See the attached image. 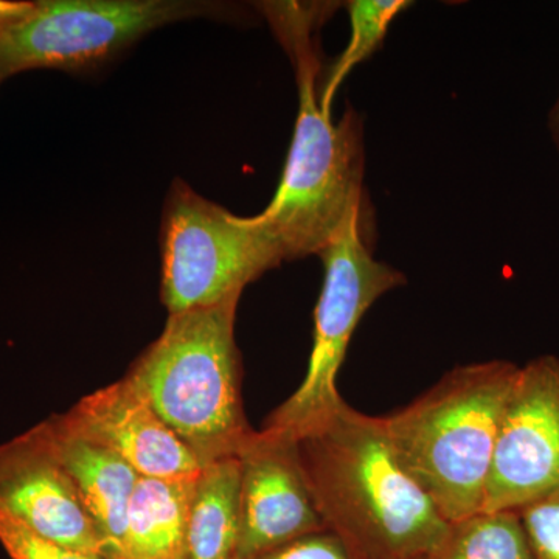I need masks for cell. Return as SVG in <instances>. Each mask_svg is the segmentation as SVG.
Here are the masks:
<instances>
[{
	"label": "cell",
	"instance_id": "cell-5",
	"mask_svg": "<svg viewBox=\"0 0 559 559\" xmlns=\"http://www.w3.org/2000/svg\"><path fill=\"white\" fill-rule=\"evenodd\" d=\"M162 301L170 314L240 299L280 266L252 219L231 215L182 180L173 183L162 224Z\"/></svg>",
	"mask_w": 559,
	"mask_h": 559
},
{
	"label": "cell",
	"instance_id": "cell-15",
	"mask_svg": "<svg viewBox=\"0 0 559 559\" xmlns=\"http://www.w3.org/2000/svg\"><path fill=\"white\" fill-rule=\"evenodd\" d=\"M425 559H536L518 511H480L451 522Z\"/></svg>",
	"mask_w": 559,
	"mask_h": 559
},
{
	"label": "cell",
	"instance_id": "cell-2",
	"mask_svg": "<svg viewBox=\"0 0 559 559\" xmlns=\"http://www.w3.org/2000/svg\"><path fill=\"white\" fill-rule=\"evenodd\" d=\"M518 371L509 360L455 367L409 406L381 417L393 454L448 522L484 511L500 419Z\"/></svg>",
	"mask_w": 559,
	"mask_h": 559
},
{
	"label": "cell",
	"instance_id": "cell-10",
	"mask_svg": "<svg viewBox=\"0 0 559 559\" xmlns=\"http://www.w3.org/2000/svg\"><path fill=\"white\" fill-rule=\"evenodd\" d=\"M238 457L240 559H257L325 530L301 473L293 436L266 428L253 430Z\"/></svg>",
	"mask_w": 559,
	"mask_h": 559
},
{
	"label": "cell",
	"instance_id": "cell-7",
	"mask_svg": "<svg viewBox=\"0 0 559 559\" xmlns=\"http://www.w3.org/2000/svg\"><path fill=\"white\" fill-rule=\"evenodd\" d=\"M212 10L171 0H40L27 20L0 33V83L33 69L94 68L154 28Z\"/></svg>",
	"mask_w": 559,
	"mask_h": 559
},
{
	"label": "cell",
	"instance_id": "cell-6",
	"mask_svg": "<svg viewBox=\"0 0 559 559\" xmlns=\"http://www.w3.org/2000/svg\"><path fill=\"white\" fill-rule=\"evenodd\" d=\"M360 213L319 253L325 267L314 312V337L299 389L272 412L264 428L297 436L344 403L337 374L364 314L389 290L406 283L400 271L370 255L360 237Z\"/></svg>",
	"mask_w": 559,
	"mask_h": 559
},
{
	"label": "cell",
	"instance_id": "cell-19",
	"mask_svg": "<svg viewBox=\"0 0 559 559\" xmlns=\"http://www.w3.org/2000/svg\"><path fill=\"white\" fill-rule=\"evenodd\" d=\"M257 559H349L340 539L329 530L312 533Z\"/></svg>",
	"mask_w": 559,
	"mask_h": 559
},
{
	"label": "cell",
	"instance_id": "cell-11",
	"mask_svg": "<svg viewBox=\"0 0 559 559\" xmlns=\"http://www.w3.org/2000/svg\"><path fill=\"white\" fill-rule=\"evenodd\" d=\"M69 414L140 477L194 479L202 466L127 378L84 396Z\"/></svg>",
	"mask_w": 559,
	"mask_h": 559
},
{
	"label": "cell",
	"instance_id": "cell-14",
	"mask_svg": "<svg viewBox=\"0 0 559 559\" xmlns=\"http://www.w3.org/2000/svg\"><path fill=\"white\" fill-rule=\"evenodd\" d=\"M240 457L202 466L194 480L186 559H240Z\"/></svg>",
	"mask_w": 559,
	"mask_h": 559
},
{
	"label": "cell",
	"instance_id": "cell-20",
	"mask_svg": "<svg viewBox=\"0 0 559 559\" xmlns=\"http://www.w3.org/2000/svg\"><path fill=\"white\" fill-rule=\"evenodd\" d=\"M36 2H17V0H0V33L9 31L20 22L27 20L35 10Z\"/></svg>",
	"mask_w": 559,
	"mask_h": 559
},
{
	"label": "cell",
	"instance_id": "cell-1",
	"mask_svg": "<svg viewBox=\"0 0 559 559\" xmlns=\"http://www.w3.org/2000/svg\"><path fill=\"white\" fill-rule=\"evenodd\" d=\"M293 437L320 520L349 559H425L447 535L451 522L401 466L381 417L344 401Z\"/></svg>",
	"mask_w": 559,
	"mask_h": 559
},
{
	"label": "cell",
	"instance_id": "cell-17",
	"mask_svg": "<svg viewBox=\"0 0 559 559\" xmlns=\"http://www.w3.org/2000/svg\"><path fill=\"white\" fill-rule=\"evenodd\" d=\"M0 546L10 559H119L102 554H86L51 543L21 527L0 514Z\"/></svg>",
	"mask_w": 559,
	"mask_h": 559
},
{
	"label": "cell",
	"instance_id": "cell-13",
	"mask_svg": "<svg viewBox=\"0 0 559 559\" xmlns=\"http://www.w3.org/2000/svg\"><path fill=\"white\" fill-rule=\"evenodd\" d=\"M194 480L140 477L128 507L119 559H186Z\"/></svg>",
	"mask_w": 559,
	"mask_h": 559
},
{
	"label": "cell",
	"instance_id": "cell-12",
	"mask_svg": "<svg viewBox=\"0 0 559 559\" xmlns=\"http://www.w3.org/2000/svg\"><path fill=\"white\" fill-rule=\"evenodd\" d=\"M44 423L106 550L119 558L139 474L117 452L81 428L69 412Z\"/></svg>",
	"mask_w": 559,
	"mask_h": 559
},
{
	"label": "cell",
	"instance_id": "cell-9",
	"mask_svg": "<svg viewBox=\"0 0 559 559\" xmlns=\"http://www.w3.org/2000/svg\"><path fill=\"white\" fill-rule=\"evenodd\" d=\"M0 514L69 549L109 555L44 421L0 444Z\"/></svg>",
	"mask_w": 559,
	"mask_h": 559
},
{
	"label": "cell",
	"instance_id": "cell-18",
	"mask_svg": "<svg viewBox=\"0 0 559 559\" xmlns=\"http://www.w3.org/2000/svg\"><path fill=\"white\" fill-rule=\"evenodd\" d=\"M536 559H559V491L518 511Z\"/></svg>",
	"mask_w": 559,
	"mask_h": 559
},
{
	"label": "cell",
	"instance_id": "cell-8",
	"mask_svg": "<svg viewBox=\"0 0 559 559\" xmlns=\"http://www.w3.org/2000/svg\"><path fill=\"white\" fill-rule=\"evenodd\" d=\"M559 491V358L520 367L498 430L484 511H521Z\"/></svg>",
	"mask_w": 559,
	"mask_h": 559
},
{
	"label": "cell",
	"instance_id": "cell-16",
	"mask_svg": "<svg viewBox=\"0 0 559 559\" xmlns=\"http://www.w3.org/2000/svg\"><path fill=\"white\" fill-rule=\"evenodd\" d=\"M404 0H353L348 3L349 22H352V39L347 49L341 55L340 61L333 68L329 86L323 92V109L331 108L334 94L340 90L345 76L369 58L380 47L388 35L392 21L409 7Z\"/></svg>",
	"mask_w": 559,
	"mask_h": 559
},
{
	"label": "cell",
	"instance_id": "cell-3",
	"mask_svg": "<svg viewBox=\"0 0 559 559\" xmlns=\"http://www.w3.org/2000/svg\"><path fill=\"white\" fill-rule=\"evenodd\" d=\"M238 300L170 314L124 377L201 466L237 457L253 433L242 411Z\"/></svg>",
	"mask_w": 559,
	"mask_h": 559
},
{
	"label": "cell",
	"instance_id": "cell-4",
	"mask_svg": "<svg viewBox=\"0 0 559 559\" xmlns=\"http://www.w3.org/2000/svg\"><path fill=\"white\" fill-rule=\"evenodd\" d=\"M280 31L297 60L299 117L277 193L250 219L282 264L319 255L345 223L360 213L364 156L358 117L349 110L340 123H333L318 102V61L307 25L293 21Z\"/></svg>",
	"mask_w": 559,
	"mask_h": 559
}]
</instances>
